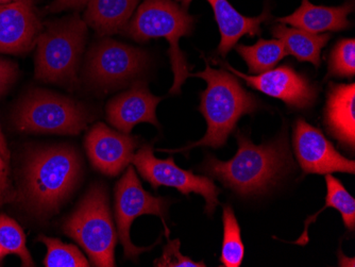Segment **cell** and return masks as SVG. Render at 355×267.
I'll return each instance as SVG.
<instances>
[{
    "mask_svg": "<svg viewBox=\"0 0 355 267\" xmlns=\"http://www.w3.org/2000/svg\"><path fill=\"white\" fill-rule=\"evenodd\" d=\"M239 150L229 161L209 155L205 171L241 196L263 194L294 169L286 137L255 145L246 135H237Z\"/></svg>",
    "mask_w": 355,
    "mask_h": 267,
    "instance_id": "obj_1",
    "label": "cell"
},
{
    "mask_svg": "<svg viewBox=\"0 0 355 267\" xmlns=\"http://www.w3.org/2000/svg\"><path fill=\"white\" fill-rule=\"evenodd\" d=\"M205 71L191 74V76L201 78L207 85V89L201 93L199 107L207 121V133L202 139L189 146L178 149H159V151L187 153L195 147L219 148L225 146L241 117L252 114L260 105L257 97L247 92L235 76L225 69H212L207 60L205 59Z\"/></svg>",
    "mask_w": 355,
    "mask_h": 267,
    "instance_id": "obj_2",
    "label": "cell"
},
{
    "mask_svg": "<svg viewBox=\"0 0 355 267\" xmlns=\"http://www.w3.org/2000/svg\"><path fill=\"white\" fill-rule=\"evenodd\" d=\"M80 174L81 163L71 147H48L33 153L25 171L28 206L42 217L55 214L73 192Z\"/></svg>",
    "mask_w": 355,
    "mask_h": 267,
    "instance_id": "obj_3",
    "label": "cell"
},
{
    "mask_svg": "<svg viewBox=\"0 0 355 267\" xmlns=\"http://www.w3.org/2000/svg\"><path fill=\"white\" fill-rule=\"evenodd\" d=\"M193 17L187 10L179 7L171 0H144L125 27L123 33L137 42L163 37L169 44V59L173 73V83L169 94L181 93V87L191 77L189 62L181 51V37L189 35L193 31Z\"/></svg>",
    "mask_w": 355,
    "mask_h": 267,
    "instance_id": "obj_4",
    "label": "cell"
},
{
    "mask_svg": "<svg viewBox=\"0 0 355 267\" xmlns=\"http://www.w3.org/2000/svg\"><path fill=\"white\" fill-rule=\"evenodd\" d=\"M63 230L83 247L94 266H115L114 250L119 235L103 185L95 184L89 189L64 223Z\"/></svg>",
    "mask_w": 355,
    "mask_h": 267,
    "instance_id": "obj_5",
    "label": "cell"
},
{
    "mask_svg": "<svg viewBox=\"0 0 355 267\" xmlns=\"http://www.w3.org/2000/svg\"><path fill=\"white\" fill-rule=\"evenodd\" d=\"M85 39L87 25L78 17L51 25L37 40L35 77L44 83L75 81Z\"/></svg>",
    "mask_w": 355,
    "mask_h": 267,
    "instance_id": "obj_6",
    "label": "cell"
},
{
    "mask_svg": "<svg viewBox=\"0 0 355 267\" xmlns=\"http://www.w3.org/2000/svg\"><path fill=\"white\" fill-rule=\"evenodd\" d=\"M89 113L73 99L46 91H35L21 103L16 127L25 132L77 135L87 128Z\"/></svg>",
    "mask_w": 355,
    "mask_h": 267,
    "instance_id": "obj_7",
    "label": "cell"
},
{
    "mask_svg": "<svg viewBox=\"0 0 355 267\" xmlns=\"http://www.w3.org/2000/svg\"><path fill=\"white\" fill-rule=\"evenodd\" d=\"M168 205V199L153 196L150 193L145 191L135 169L132 166L128 167L125 174L115 187L117 235L119 242L123 245L125 258L137 261L141 252L153 248V246L137 247L131 242V225L141 215H155L162 219L166 238H169V229L165 223Z\"/></svg>",
    "mask_w": 355,
    "mask_h": 267,
    "instance_id": "obj_8",
    "label": "cell"
},
{
    "mask_svg": "<svg viewBox=\"0 0 355 267\" xmlns=\"http://www.w3.org/2000/svg\"><path fill=\"white\" fill-rule=\"evenodd\" d=\"M141 176L157 190L159 187H175L189 196L191 193L201 195L205 200V211L212 215L219 206L218 195L221 190L214 181L205 176H198L191 171H185L175 165L173 157L166 160L155 158L151 145H144L133 155L132 162Z\"/></svg>",
    "mask_w": 355,
    "mask_h": 267,
    "instance_id": "obj_9",
    "label": "cell"
},
{
    "mask_svg": "<svg viewBox=\"0 0 355 267\" xmlns=\"http://www.w3.org/2000/svg\"><path fill=\"white\" fill-rule=\"evenodd\" d=\"M146 53L113 40H105L89 53L87 73L103 87L125 85L137 77L146 65Z\"/></svg>",
    "mask_w": 355,
    "mask_h": 267,
    "instance_id": "obj_10",
    "label": "cell"
},
{
    "mask_svg": "<svg viewBox=\"0 0 355 267\" xmlns=\"http://www.w3.org/2000/svg\"><path fill=\"white\" fill-rule=\"evenodd\" d=\"M295 153L304 174L328 175L332 173L354 174L355 163L345 158L319 129L304 119L295 126Z\"/></svg>",
    "mask_w": 355,
    "mask_h": 267,
    "instance_id": "obj_11",
    "label": "cell"
},
{
    "mask_svg": "<svg viewBox=\"0 0 355 267\" xmlns=\"http://www.w3.org/2000/svg\"><path fill=\"white\" fill-rule=\"evenodd\" d=\"M225 67L253 89L273 98L280 99L293 109H308L316 101L318 94L316 87L308 78L297 73L288 65H282L254 76L241 73L228 63H225Z\"/></svg>",
    "mask_w": 355,
    "mask_h": 267,
    "instance_id": "obj_12",
    "label": "cell"
},
{
    "mask_svg": "<svg viewBox=\"0 0 355 267\" xmlns=\"http://www.w3.org/2000/svg\"><path fill=\"white\" fill-rule=\"evenodd\" d=\"M137 137L119 132L98 123L87 133L85 148L92 164L107 176L114 177L132 162L139 147Z\"/></svg>",
    "mask_w": 355,
    "mask_h": 267,
    "instance_id": "obj_13",
    "label": "cell"
},
{
    "mask_svg": "<svg viewBox=\"0 0 355 267\" xmlns=\"http://www.w3.org/2000/svg\"><path fill=\"white\" fill-rule=\"evenodd\" d=\"M41 28L33 0L0 5V53L21 55L31 51Z\"/></svg>",
    "mask_w": 355,
    "mask_h": 267,
    "instance_id": "obj_14",
    "label": "cell"
},
{
    "mask_svg": "<svg viewBox=\"0 0 355 267\" xmlns=\"http://www.w3.org/2000/svg\"><path fill=\"white\" fill-rule=\"evenodd\" d=\"M162 99L151 94L146 83H135L130 89L107 103V121L117 131L125 135H130L137 123H149L159 127L155 111Z\"/></svg>",
    "mask_w": 355,
    "mask_h": 267,
    "instance_id": "obj_15",
    "label": "cell"
},
{
    "mask_svg": "<svg viewBox=\"0 0 355 267\" xmlns=\"http://www.w3.org/2000/svg\"><path fill=\"white\" fill-rule=\"evenodd\" d=\"M214 12L215 19L220 33V43L217 53L225 57L237 42L244 35H260L262 33L261 25L270 19L268 9L263 11L260 17H247L241 15L229 0H207Z\"/></svg>",
    "mask_w": 355,
    "mask_h": 267,
    "instance_id": "obj_16",
    "label": "cell"
},
{
    "mask_svg": "<svg viewBox=\"0 0 355 267\" xmlns=\"http://www.w3.org/2000/svg\"><path fill=\"white\" fill-rule=\"evenodd\" d=\"M324 123L329 132L344 145L355 146V85H331Z\"/></svg>",
    "mask_w": 355,
    "mask_h": 267,
    "instance_id": "obj_17",
    "label": "cell"
},
{
    "mask_svg": "<svg viewBox=\"0 0 355 267\" xmlns=\"http://www.w3.org/2000/svg\"><path fill=\"white\" fill-rule=\"evenodd\" d=\"M352 10V3H346L340 7H324L313 5L310 0H302L300 7L294 13L281 17L277 21L311 33L342 31L350 27L348 15Z\"/></svg>",
    "mask_w": 355,
    "mask_h": 267,
    "instance_id": "obj_18",
    "label": "cell"
},
{
    "mask_svg": "<svg viewBox=\"0 0 355 267\" xmlns=\"http://www.w3.org/2000/svg\"><path fill=\"white\" fill-rule=\"evenodd\" d=\"M139 0H87L85 21L101 35L123 33Z\"/></svg>",
    "mask_w": 355,
    "mask_h": 267,
    "instance_id": "obj_19",
    "label": "cell"
},
{
    "mask_svg": "<svg viewBox=\"0 0 355 267\" xmlns=\"http://www.w3.org/2000/svg\"><path fill=\"white\" fill-rule=\"evenodd\" d=\"M271 33L282 42L287 55H294L301 62H310L316 67L320 65L321 49L331 39L329 33H311L300 28L286 27L281 23L272 28Z\"/></svg>",
    "mask_w": 355,
    "mask_h": 267,
    "instance_id": "obj_20",
    "label": "cell"
},
{
    "mask_svg": "<svg viewBox=\"0 0 355 267\" xmlns=\"http://www.w3.org/2000/svg\"><path fill=\"white\" fill-rule=\"evenodd\" d=\"M327 189H328V194H327L326 206L321 209L320 211L309 217L305 221L304 230L302 235L298 240L295 242H291L292 244L306 245L309 243V226L312 223H315L317 217L321 212H324L328 208L336 209L338 212L342 214L343 221H344L345 226L349 230L353 231L355 228V200L346 187L343 185L340 180H337L332 175L328 174L326 176Z\"/></svg>",
    "mask_w": 355,
    "mask_h": 267,
    "instance_id": "obj_21",
    "label": "cell"
},
{
    "mask_svg": "<svg viewBox=\"0 0 355 267\" xmlns=\"http://www.w3.org/2000/svg\"><path fill=\"white\" fill-rule=\"evenodd\" d=\"M237 53L248 65L249 73L260 75L270 71L287 55L279 40H259L254 45H237Z\"/></svg>",
    "mask_w": 355,
    "mask_h": 267,
    "instance_id": "obj_22",
    "label": "cell"
},
{
    "mask_svg": "<svg viewBox=\"0 0 355 267\" xmlns=\"http://www.w3.org/2000/svg\"><path fill=\"white\" fill-rule=\"evenodd\" d=\"M223 240L220 262L223 266L239 267L245 257V246L241 241V227L232 207L223 208Z\"/></svg>",
    "mask_w": 355,
    "mask_h": 267,
    "instance_id": "obj_23",
    "label": "cell"
},
{
    "mask_svg": "<svg viewBox=\"0 0 355 267\" xmlns=\"http://www.w3.org/2000/svg\"><path fill=\"white\" fill-rule=\"evenodd\" d=\"M0 246L6 256L17 255L21 258L23 266H35L26 245L23 229L14 219L5 214H0Z\"/></svg>",
    "mask_w": 355,
    "mask_h": 267,
    "instance_id": "obj_24",
    "label": "cell"
},
{
    "mask_svg": "<svg viewBox=\"0 0 355 267\" xmlns=\"http://www.w3.org/2000/svg\"><path fill=\"white\" fill-rule=\"evenodd\" d=\"M40 242L47 247V255L44 260L46 267H89V262L77 246L64 244L58 239L40 236Z\"/></svg>",
    "mask_w": 355,
    "mask_h": 267,
    "instance_id": "obj_25",
    "label": "cell"
},
{
    "mask_svg": "<svg viewBox=\"0 0 355 267\" xmlns=\"http://www.w3.org/2000/svg\"><path fill=\"white\" fill-rule=\"evenodd\" d=\"M329 75L333 77H354V39L342 40L334 46L329 60Z\"/></svg>",
    "mask_w": 355,
    "mask_h": 267,
    "instance_id": "obj_26",
    "label": "cell"
},
{
    "mask_svg": "<svg viewBox=\"0 0 355 267\" xmlns=\"http://www.w3.org/2000/svg\"><path fill=\"white\" fill-rule=\"evenodd\" d=\"M166 246L163 249L161 258L155 261V266L159 267H205V262H195L189 257L183 256L180 252V240H169L167 238Z\"/></svg>",
    "mask_w": 355,
    "mask_h": 267,
    "instance_id": "obj_27",
    "label": "cell"
},
{
    "mask_svg": "<svg viewBox=\"0 0 355 267\" xmlns=\"http://www.w3.org/2000/svg\"><path fill=\"white\" fill-rule=\"evenodd\" d=\"M17 73V67L13 62L0 59V95L13 83Z\"/></svg>",
    "mask_w": 355,
    "mask_h": 267,
    "instance_id": "obj_28",
    "label": "cell"
},
{
    "mask_svg": "<svg viewBox=\"0 0 355 267\" xmlns=\"http://www.w3.org/2000/svg\"><path fill=\"white\" fill-rule=\"evenodd\" d=\"M0 194L7 197L8 199L11 197L10 194L9 181H8V167L7 162L3 160L0 155Z\"/></svg>",
    "mask_w": 355,
    "mask_h": 267,
    "instance_id": "obj_29",
    "label": "cell"
},
{
    "mask_svg": "<svg viewBox=\"0 0 355 267\" xmlns=\"http://www.w3.org/2000/svg\"><path fill=\"white\" fill-rule=\"evenodd\" d=\"M87 3V0H55L49 9L53 12L62 11L69 8L83 7Z\"/></svg>",
    "mask_w": 355,
    "mask_h": 267,
    "instance_id": "obj_30",
    "label": "cell"
},
{
    "mask_svg": "<svg viewBox=\"0 0 355 267\" xmlns=\"http://www.w3.org/2000/svg\"><path fill=\"white\" fill-rule=\"evenodd\" d=\"M0 155H1V157H3L6 162H9L10 151L9 149H8L5 137H3V132H1V128H0Z\"/></svg>",
    "mask_w": 355,
    "mask_h": 267,
    "instance_id": "obj_31",
    "label": "cell"
},
{
    "mask_svg": "<svg viewBox=\"0 0 355 267\" xmlns=\"http://www.w3.org/2000/svg\"><path fill=\"white\" fill-rule=\"evenodd\" d=\"M340 266H355L354 259L352 258L349 260L342 254V251H340Z\"/></svg>",
    "mask_w": 355,
    "mask_h": 267,
    "instance_id": "obj_32",
    "label": "cell"
},
{
    "mask_svg": "<svg viewBox=\"0 0 355 267\" xmlns=\"http://www.w3.org/2000/svg\"><path fill=\"white\" fill-rule=\"evenodd\" d=\"M177 1H180L184 8H189V3H191V0H177Z\"/></svg>",
    "mask_w": 355,
    "mask_h": 267,
    "instance_id": "obj_33",
    "label": "cell"
},
{
    "mask_svg": "<svg viewBox=\"0 0 355 267\" xmlns=\"http://www.w3.org/2000/svg\"><path fill=\"white\" fill-rule=\"evenodd\" d=\"M8 200H9V199H8L7 197L3 196V194H0V206H1L5 201Z\"/></svg>",
    "mask_w": 355,
    "mask_h": 267,
    "instance_id": "obj_34",
    "label": "cell"
},
{
    "mask_svg": "<svg viewBox=\"0 0 355 267\" xmlns=\"http://www.w3.org/2000/svg\"><path fill=\"white\" fill-rule=\"evenodd\" d=\"M5 257V252H3V248H1V246H0V261L3 260Z\"/></svg>",
    "mask_w": 355,
    "mask_h": 267,
    "instance_id": "obj_35",
    "label": "cell"
},
{
    "mask_svg": "<svg viewBox=\"0 0 355 267\" xmlns=\"http://www.w3.org/2000/svg\"><path fill=\"white\" fill-rule=\"evenodd\" d=\"M13 1V0H0V5H3V3H9Z\"/></svg>",
    "mask_w": 355,
    "mask_h": 267,
    "instance_id": "obj_36",
    "label": "cell"
}]
</instances>
